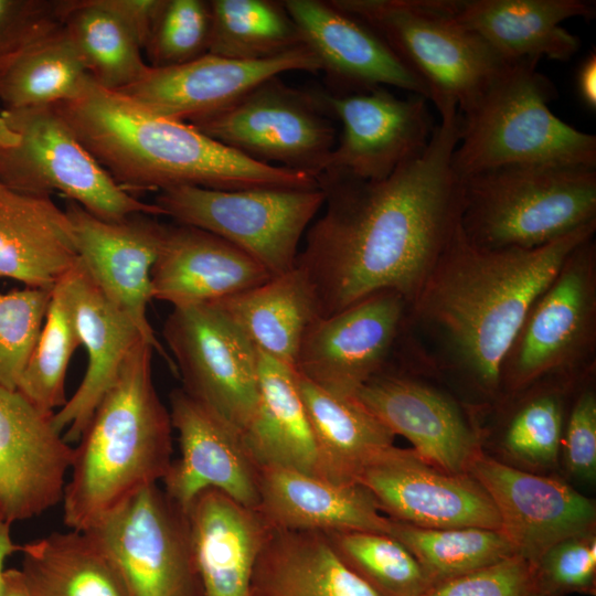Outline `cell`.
Returning a JSON list of instances; mask_svg holds the SVG:
<instances>
[{
  "label": "cell",
  "instance_id": "32",
  "mask_svg": "<svg viewBox=\"0 0 596 596\" xmlns=\"http://www.w3.org/2000/svg\"><path fill=\"white\" fill-rule=\"evenodd\" d=\"M212 304L236 323L259 352L291 368L307 330L320 317L313 286L298 266Z\"/></svg>",
  "mask_w": 596,
  "mask_h": 596
},
{
  "label": "cell",
  "instance_id": "47",
  "mask_svg": "<svg viewBox=\"0 0 596 596\" xmlns=\"http://www.w3.org/2000/svg\"><path fill=\"white\" fill-rule=\"evenodd\" d=\"M595 373L577 387L565 419L561 453L567 471L583 481L596 477Z\"/></svg>",
  "mask_w": 596,
  "mask_h": 596
},
{
  "label": "cell",
  "instance_id": "3",
  "mask_svg": "<svg viewBox=\"0 0 596 596\" xmlns=\"http://www.w3.org/2000/svg\"><path fill=\"white\" fill-rule=\"evenodd\" d=\"M81 143L126 192L175 187L215 190L315 189L305 173L252 160L190 124L158 116L91 76L52 105Z\"/></svg>",
  "mask_w": 596,
  "mask_h": 596
},
{
  "label": "cell",
  "instance_id": "30",
  "mask_svg": "<svg viewBox=\"0 0 596 596\" xmlns=\"http://www.w3.org/2000/svg\"><path fill=\"white\" fill-rule=\"evenodd\" d=\"M251 596H377L324 533L273 530L254 566Z\"/></svg>",
  "mask_w": 596,
  "mask_h": 596
},
{
  "label": "cell",
  "instance_id": "13",
  "mask_svg": "<svg viewBox=\"0 0 596 596\" xmlns=\"http://www.w3.org/2000/svg\"><path fill=\"white\" fill-rule=\"evenodd\" d=\"M163 339L182 390L242 433L258 404V350L212 302L173 308Z\"/></svg>",
  "mask_w": 596,
  "mask_h": 596
},
{
  "label": "cell",
  "instance_id": "11",
  "mask_svg": "<svg viewBox=\"0 0 596 596\" xmlns=\"http://www.w3.org/2000/svg\"><path fill=\"white\" fill-rule=\"evenodd\" d=\"M319 93L272 77L232 105L187 123L243 156L317 180L337 142Z\"/></svg>",
  "mask_w": 596,
  "mask_h": 596
},
{
  "label": "cell",
  "instance_id": "31",
  "mask_svg": "<svg viewBox=\"0 0 596 596\" xmlns=\"http://www.w3.org/2000/svg\"><path fill=\"white\" fill-rule=\"evenodd\" d=\"M297 386L312 430L319 477L359 483L364 469L394 446L395 435L354 396H339L296 372Z\"/></svg>",
  "mask_w": 596,
  "mask_h": 596
},
{
  "label": "cell",
  "instance_id": "10",
  "mask_svg": "<svg viewBox=\"0 0 596 596\" xmlns=\"http://www.w3.org/2000/svg\"><path fill=\"white\" fill-rule=\"evenodd\" d=\"M324 200L320 187L215 190L184 185L158 192L153 203L177 223L236 246L276 277L296 267L300 240Z\"/></svg>",
  "mask_w": 596,
  "mask_h": 596
},
{
  "label": "cell",
  "instance_id": "28",
  "mask_svg": "<svg viewBox=\"0 0 596 596\" xmlns=\"http://www.w3.org/2000/svg\"><path fill=\"white\" fill-rule=\"evenodd\" d=\"M78 260L65 210L51 196L0 185V278L51 290Z\"/></svg>",
  "mask_w": 596,
  "mask_h": 596
},
{
  "label": "cell",
  "instance_id": "36",
  "mask_svg": "<svg viewBox=\"0 0 596 596\" xmlns=\"http://www.w3.org/2000/svg\"><path fill=\"white\" fill-rule=\"evenodd\" d=\"M63 24L89 76L118 92L149 68L130 28L102 0H62Z\"/></svg>",
  "mask_w": 596,
  "mask_h": 596
},
{
  "label": "cell",
  "instance_id": "1",
  "mask_svg": "<svg viewBox=\"0 0 596 596\" xmlns=\"http://www.w3.org/2000/svg\"><path fill=\"white\" fill-rule=\"evenodd\" d=\"M425 151L379 181L319 177L326 211L306 232L296 266L313 286L320 317L383 290L409 304L460 223L462 182L453 168L457 108L439 111Z\"/></svg>",
  "mask_w": 596,
  "mask_h": 596
},
{
  "label": "cell",
  "instance_id": "51",
  "mask_svg": "<svg viewBox=\"0 0 596 596\" xmlns=\"http://www.w3.org/2000/svg\"><path fill=\"white\" fill-rule=\"evenodd\" d=\"M11 524L0 518V596L1 582L6 560L15 552L20 551V545L17 544L11 536Z\"/></svg>",
  "mask_w": 596,
  "mask_h": 596
},
{
  "label": "cell",
  "instance_id": "4",
  "mask_svg": "<svg viewBox=\"0 0 596 596\" xmlns=\"http://www.w3.org/2000/svg\"><path fill=\"white\" fill-rule=\"evenodd\" d=\"M153 348L140 339L98 403L74 448L63 497V522L86 531L166 477L172 423L152 379Z\"/></svg>",
  "mask_w": 596,
  "mask_h": 596
},
{
  "label": "cell",
  "instance_id": "9",
  "mask_svg": "<svg viewBox=\"0 0 596 596\" xmlns=\"http://www.w3.org/2000/svg\"><path fill=\"white\" fill-rule=\"evenodd\" d=\"M596 372V241L566 256L528 310L501 365L500 396ZM499 400V398H498Z\"/></svg>",
  "mask_w": 596,
  "mask_h": 596
},
{
  "label": "cell",
  "instance_id": "42",
  "mask_svg": "<svg viewBox=\"0 0 596 596\" xmlns=\"http://www.w3.org/2000/svg\"><path fill=\"white\" fill-rule=\"evenodd\" d=\"M52 289L0 294V386L17 390L40 337Z\"/></svg>",
  "mask_w": 596,
  "mask_h": 596
},
{
  "label": "cell",
  "instance_id": "50",
  "mask_svg": "<svg viewBox=\"0 0 596 596\" xmlns=\"http://www.w3.org/2000/svg\"><path fill=\"white\" fill-rule=\"evenodd\" d=\"M1 596H31L20 570L7 568L3 571Z\"/></svg>",
  "mask_w": 596,
  "mask_h": 596
},
{
  "label": "cell",
  "instance_id": "46",
  "mask_svg": "<svg viewBox=\"0 0 596 596\" xmlns=\"http://www.w3.org/2000/svg\"><path fill=\"white\" fill-rule=\"evenodd\" d=\"M62 23V0H0V78L25 49Z\"/></svg>",
  "mask_w": 596,
  "mask_h": 596
},
{
  "label": "cell",
  "instance_id": "19",
  "mask_svg": "<svg viewBox=\"0 0 596 596\" xmlns=\"http://www.w3.org/2000/svg\"><path fill=\"white\" fill-rule=\"evenodd\" d=\"M290 71L319 73L320 62L306 45L257 61L206 53L175 66H149L138 82L118 93L158 116L190 123L222 110L260 83Z\"/></svg>",
  "mask_w": 596,
  "mask_h": 596
},
{
  "label": "cell",
  "instance_id": "8",
  "mask_svg": "<svg viewBox=\"0 0 596 596\" xmlns=\"http://www.w3.org/2000/svg\"><path fill=\"white\" fill-rule=\"evenodd\" d=\"M0 185L32 195L58 192L110 222L163 215L121 189L52 105L0 110Z\"/></svg>",
  "mask_w": 596,
  "mask_h": 596
},
{
  "label": "cell",
  "instance_id": "45",
  "mask_svg": "<svg viewBox=\"0 0 596 596\" xmlns=\"http://www.w3.org/2000/svg\"><path fill=\"white\" fill-rule=\"evenodd\" d=\"M422 596H547L534 566L520 555L434 584Z\"/></svg>",
  "mask_w": 596,
  "mask_h": 596
},
{
  "label": "cell",
  "instance_id": "26",
  "mask_svg": "<svg viewBox=\"0 0 596 596\" xmlns=\"http://www.w3.org/2000/svg\"><path fill=\"white\" fill-rule=\"evenodd\" d=\"M273 530L389 534L391 519L361 483L341 485L298 470L259 468L256 509Z\"/></svg>",
  "mask_w": 596,
  "mask_h": 596
},
{
  "label": "cell",
  "instance_id": "41",
  "mask_svg": "<svg viewBox=\"0 0 596 596\" xmlns=\"http://www.w3.org/2000/svg\"><path fill=\"white\" fill-rule=\"evenodd\" d=\"M342 562L377 596H422L433 583L415 556L390 534L324 533Z\"/></svg>",
  "mask_w": 596,
  "mask_h": 596
},
{
  "label": "cell",
  "instance_id": "25",
  "mask_svg": "<svg viewBox=\"0 0 596 596\" xmlns=\"http://www.w3.org/2000/svg\"><path fill=\"white\" fill-rule=\"evenodd\" d=\"M270 274L225 240L193 226L164 224L151 269L152 299L173 308L212 302L259 286Z\"/></svg>",
  "mask_w": 596,
  "mask_h": 596
},
{
  "label": "cell",
  "instance_id": "12",
  "mask_svg": "<svg viewBox=\"0 0 596 596\" xmlns=\"http://www.w3.org/2000/svg\"><path fill=\"white\" fill-rule=\"evenodd\" d=\"M86 532L116 565L128 596H204L188 512L158 485Z\"/></svg>",
  "mask_w": 596,
  "mask_h": 596
},
{
  "label": "cell",
  "instance_id": "20",
  "mask_svg": "<svg viewBox=\"0 0 596 596\" xmlns=\"http://www.w3.org/2000/svg\"><path fill=\"white\" fill-rule=\"evenodd\" d=\"M17 390L0 386V518L12 524L62 502L74 448Z\"/></svg>",
  "mask_w": 596,
  "mask_h": 596
},
{
  "label": "cell",
  "instance_id": "33",
  "mask_svg": "<svg viewBox=\"0 0 596 596\" xmlns=\"http://www.w3.org/2000/svg\"><path fill=\"white\" fill-rule=\"evenodd\" d=\"M259 397L243 432L259 467L273 466L319 477L312 430L294 368L258 351Z\"/></svg>",
  "mask_w": 596,
  "mask_h": 596
},
{
  "label": "cell",
  "instance_id": "37",
  "mask_svg": "<svg viewBox=\"0 0 596 596\" xmlns=\"http://www.w3.org/2000/svg\"><path fill=\"white\" fill-rule=\"evenodd\" d=\"M89 74L62 23L25 49L0 78L2 109L50 106L75 97Z\"/></svg>",
  "mask_w": 596,
  "mask_h": 596
},
{
  "label": "cell",
  "instance_id": "15",
  "mask_svg": "<svg viewBox=\"0 0 596 596\" xmlns=\"http://www.w3.org/2000/svg\"><path fill=\"white\" fill-rule=\"evenodd\" d=\"M319 95L329 115L342 127L319 177L386 179L425 151L436 127L427 99L421 95L401 98L385 87Z\"/></svg>",
  "mask_w": 596,
  "mask_h": 596
},
{
  "label": "cell",
  "instance_id": "6",
  "mask_svg": "<svg viewBox=\"0 0 596 596\" xmlns=\"http://www.w3.org/2000/svg\"><path fill=\"white\" fill-rule=\"evenodd\" d=\"M461 182L460 228L482 248L533 249L596 221V168L514 164Z\"/></svg>",
  "mask_w": 596,
  "mask_h": 596
},
{
  "label": "cell",
  "instance_id": "49",
  "mask_svg": "<svg viewBox=\"0 0 596 596\" xmlns=\"http://www.w3.org/2000/svg\"><path fill=\"white\" fill-rule=\"evenodd\" d=\"M576 92L583 106L596 110V52L589 51L576 70Z\"/></svg>",
  "mask_w": 596,
  "mask_h": 596
},
{
  "label": "cell",
  "instance_id": "29",
  "mask_svg": "<svg viewBox=\"0 0 596 596\" xmlns=\"http://www.w3.org/2000/svg\"><path fill=\"white\" fill-rule=\"evenodd\" d=\"M188 517L204 596H251L253 570L272 531L259 512L210 488Z\"/></svg>",
  "mask_w": 596,
  "mask_h": 596
},
{
  "label": "cell",
  "instance_id": "39",
  "mask_svg": "<svg viewBox=\"0 0 596 596\" xmlns=\"http://www.w3.org/2000/svg\"><path fill=\"white\" fill-rule=\"evenodd\" d=\"M389 534L415 556L433 585L518 555L494 529H428L391 520Z\"/></svg>",
  "mask_w": 596,
  "mask_h": 596
},
{
  "label": "cell",
  "instance_id": "18",
  "mask_svg": "<svg viewBox=\"0 0 596 596\" xmlns=\"http://www.w3.org/2000/svg\"><path fill=\"white\" fill-rule=\"evenodd\" d=\"M488 493L500 531L534 564L555 543L595 526V503L566 482L505 465L479 450L467 471Z\"/></svg>",
  "mask_w": 596,
  "mask_h": 596
},
{
  "label": "cell",
  "instance_id": "14",
  "mask_svg": "<svg viewBox=\"0 0 596 596\" xmlns=\"http://www.w3.org/2000/svg\"><path fill=\"white\" fill-rule=\"evenodd\" d=\"M409 302L398 292L373 294L327 317H319L301 342L295 371L339 396H354L387 370L407 336Z\"/></svg>",
  "mask_w": 596,
  "mask_h": 596
},
{
  "label": "cell",
  "instance_id": "23",
  "mask_svg": "<svg viewBox=\"0 0 596 596\" xmlns=\"http://www.w3.org/2000/svg\"><path fill=\"white\" fill-rule=\"evenodd\" d=\"M354 397L394 435L404 436L428 464L466 473L479 451V433L449 395L406 373L374 376Z\"/></svg>",
  "mask_w": 596,
  "mask_h": 596
},
{
  "label": "cell",
  "instance_id": "7",
  "mask_svg": "<svg viewBox=\"0 0 596 596\" xmlns=\"http://www.w3.org/2000/svg\"><path fill=\"white\" fill-rule=\"evenodd\" d=\"M376 32L438 113L467 109L509 63L456 15L457 0H332Z\"/></svg>",
  "mask_w": 596,
  "mask_h": 596
},
{
  "label": "cell",
  "instance_id": "38",
  "mask_svg": "<svg viewBox=\"0 0 596 596\" xmlns=\"http://www.w3.org/2000/svg\"><path fill=\"white\" fill-rule=\"evenodd\" d=\"M209 4L211 54L257 61L305 45L283 1L210 0Z\"/></svg>",
  "mask_w": 596,
  "mask_h": 596
},
{
  "label": "cell",
  "instance_id": "44",
  "mask_svg": "<svg viewBox=\"0 0 596 596\" xmlns=\"http://www.w3.org/2000/svg\"><path fill=\"white\" fill-rule=\"evenodd\" d=\"M547 596L596 590V539L592 531L568 536L547 549L533 564Z\"/></svg>",
  "mask_w": 596,
  "mask_h": 596
},
{
  "label": "cell",
  "instance_id": "48",
  "mask_svg": "<svg viewBox=\"0 0 596 596\" xmlns=\"http://www.w3.org/2000/svg\"><path fill=\"white\" fill-rule=\"evenodd\" d=\"M134 32L142 52L164 0H102Z\"/></svg>",
  "mask_w": 596,
  "mask_h": 596
},
{
  "label": "cell",
  "instance_id": "27",
  "mask_svg": "<svg viewBox=\"0 0 596 596\" xmlns=\"http://www.w3.org/2000/svg\"><path fill=\"white\" fill-rule=\"evenodd\" d=\"M595 14V3L586 0H457L456 9L457 19L505 63L570 61L581 41L561 23Z\"/></svg>",
  "mask_w": 596,
  "mask_h": 596
},
{
  "label": "cell",
  "instance_id": "2",
  "mask_svg": "<svg viewBox=\"0 0 596 596\" xmlns=\"http://www.w3.org/2000/svg\"><path fill=\"white\" fill-rule=\"evenodd\" d=\"M596 221L538 248H482L460 223L409 304L406 359L494 403L502 361L540 292Z\"/></svg>",
  "mask_w": 596,
  "mask_h": 596
},
{
  "label": "cell",
  "instance_id": "21",
  "mask_svg": "<svg viewBox=\"0 0 596 596\" xmlns=\"http://www.w3.org/2000/svg\"><path fill=\"white\" fill-rule=\"evenodd\" d=\"M169 412L180 447V457L162 480L169 498L188 512L202 491L213 488L256 510L260 467L243 433L182 389L171 392Z\"/></svg>",
  "mask_w": 596,
  "mask_h": 596
},
{
  "label": "cell",
  "instance_id": "17",
  "mask_svg": "<svg viewBox=\"0 0 596 596\" xmlns=\"http://www.w3.org/2000/svg\"><path fill=\"white\" fill-rule=\"evenodd\" d=\"M358 482L391 520L428 529L501 528L494 503L471 476L441 470L414 449L392 446L364 469Z\"/></svg>",
  "mask_w": 596,
  "mask_h": 596
},
{
  "label": "cell",
  "instance_id": "34",
  "mask_svg": "<svg viewBox=\"0 0 596 596\" xmlns=\"http://www.w3.org/2000/svg\"><path fill=\"white\" fill-rule=\"evenodd\" d=\"M19 552L31 596H128L116 565L86 531L53 532Z\"/></svg>",
  "mask_w": 596,
  "mask_h": 596
},
{
  "label": "cell",
  "instance_id": "35",
  "mask_svg": "<svg viewBox=\"0 0 596 596\" xmlns=\"http://www.w3.org/2000/svg\"><path fill=\"white\" fill-rule=\"evenodd\" d=\"M596 373V372H594ZM583 377H550L502 395L509 403L499 422V443L515 461L533 468L553 467L561 454L565 419Z\"/></svg>",
  "mask_w": 596,
  "mask_h": 596
},
{
  "label": "cell",
  "instance_id": "22",
  "mask_svg": "<svg viewBox=\"0 0 596 596\" xmlns=\"http://www.w3.org/2000/svg\"><path fill=\"white\" fill-rule=\"evenodd\" d=\"M304 40L320 62L331 95L363 93L393 86L428 93L418 77L370 26L332 0H284Z\"/></svg>",
  "mask_w": 596,
  "mask_h": 596
},
{
  "label": "cell",
  "instance_id": "24",
  "mask_svg": "<svg viewBox=\"0 0 596 596\" xmlns=\"http://www.w3.org/2000/svg\"><path fill=\"white\" fill-rule=\"evenodd\" d=\"M74 321L87 351L86 372L74 394L52 416L67 443L78 441L128 354L143 339L134 321L96 285L81 262L64 278Z\"/></svg>",
  "mask_w": 596,
  "mask_h": 596
},
{
  "label": "cell",
  "instance_id": "43",
  "mask_svg": "<svg viewBox=\"0 0 596 596\" xmlns=\"http://www.w3.org/2000/svg\"><path fill=\"white\" fill-rule=\"evenodd\" d=\"M211 13L205 0H164L143 49L148 65L162 68L209 53Z\"/></svg>",
  "mask_w": 596,
  "mask_h": 596
},
{
  "label": "cell",
  "instance_id": "16",
  "mask_svg": "<svg viewBox=\"0 0 596 596\" xmlns=\"http://www.w3.org/2000/svg\"><path fill=\"white\" fill-rule=\"evenodd\" d=\"M65 212L72 223L79 262L100 290L134 321L149 343L178 375L148 317L151 269L163 237L164 224L152 215L134 214L121 221L102 220L74 201Z\"/></svg>",
  "mask_w": 596,
  "mask_h": 596
},
{
  "label": "cell",
  "instance_id": "5",
  "mask_svg": "<svg viewBox=\"0 0 596 596\" xmlns=\"http://www.w3.org/2000/svg\"><path fill=\"white\" fill-rule=\"evenodd\" d=\"M538 60L505 65L464 111L453 168L469 175L514 164L596 168V137L555 116L557 92Z\"/></svg>",
  "mask_w": 596,
  "mask_h": 596
},
{
  "label": "cell",
  "instance_id": "40",
  "mask_svg": "<svg viewBox=\"0 0 596 596\" xmlns=\"http://www.w3.org/2000/svg\"><path fill=\"white\" fill-rule=\"evenodd\" d=\"M63 278L51 291L40 337L17 387L46 414H54L66 403V373L81 345Z\"/></svg>",
  "mask_w": 596,
  "mask_h": 596
}]
</instances>
